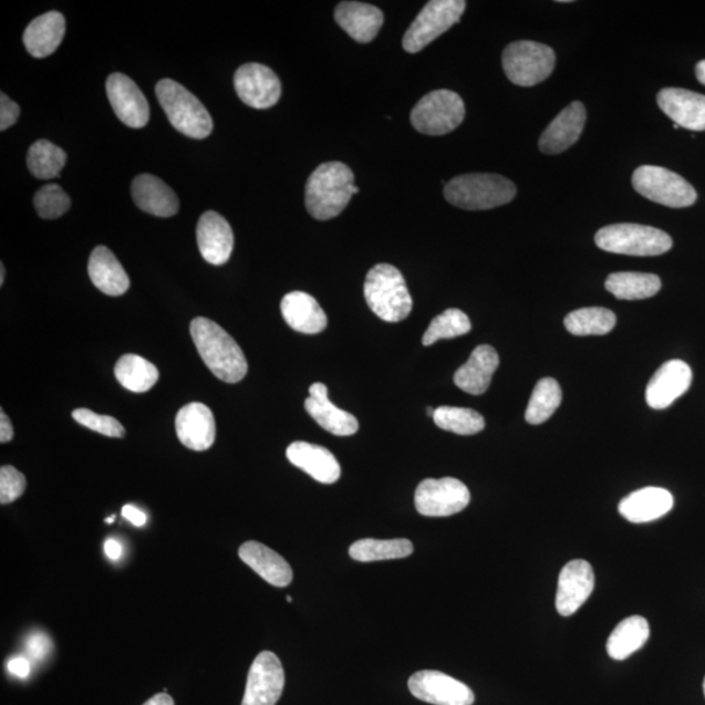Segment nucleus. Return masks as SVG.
<instances>
[{"mask_svg": "<svg viewBox=\"0 0 705 705\" xmlns=\"http://www.w3.org/2000/svg\"><path fill=\"white\" fill-rule=\"evenodd\" d=\"M191 338L203 362L218 380L238 383L249 372L241 346L230 334L207 318H196L190 325Z\"/></svg>", "mask_w": 705, "mask_h": 705, "instance_id": "f257e3e1", "label": "nucleus"}, {"mask_svg": "<svg viewBox=\"0 0 705 705\" xmlns=\"http://www.w3.org/2000/svg\"><path fill=\"white\" fill-rule=\"evenodd\" d=\"M360 188L354 185L351 167L343 163H325L317 167L307 185V208L317 220L339 216Z\"/></svg>", "mask_w": 705, "mask_h": 705, "instance_id": "f03ea898", "label": "nucleus"}, {"mask_svg": "<svg viewBox=\"0 0 705 705\" xmlns=\"http://www.w3.org/2000/svg\"><path fill=\"white\" fill-rule=\"evenodd\" d=\"M365 298L374 314L388 323L404 321L413 308L404 276L391 265H377L369 271Z\"/></svg>", "mask_w": 705, "mask_h": 705, "instance_id": "7ed1b4c3", "label": "nucleus"}, {"mask_svg": "<svg viewBox=\"0 0 705 705\" xmlns=\"http://www.w3.org/2000/svg\"><path fill=\"white\" fill-rule=\"evenodd\" d=\"M516 196L510 179L498 174H464L450 179L445 187V198L450 205L467 210H485L508 205Z\"/></svg>", "mask_w": 705, "mask_h": 705, "instance_id": "20e7f679", "label": "nucleus"}, {"mask_svg": "<svg viewBox=\"0 0 705 705\" xmlns=\"http://www.w3.org/2000/svg\"><path fill=\"white\" fill-rule=\"evenodd\" d=\"M156 96L172 126L193 139H206L212 133L214 121L205 105L172 79L156 85Z\"/></svg>", "mask_w": 705, "mask_h": 705, "instance_id": "39448f33", "label": "nucleus"}, {"mask_svg": "<svg viewBox=\"0 0 705 705\" xmlns=\"http://www.w3.org/2000/svg\"><path fill=\"white\" fill-rule=\"evenodd\" d=\"M601 250L629 257H657L671 251L673 239L667 232L639 224H614L594 237Z\"/></svg>", "mask_w": 705, "mask_h": 705, "instance_id": "423d86ee", "label": "nucleus"}, {"mask_svg": "<svg viewBox=\"0 0 705 705\" xmlns=\"http://www.w3.org/2000/svg\"><path fill=\"white\" fill-rule=\"evenodd\" d=\"M632 186L644 198L665 207H692L697 199L695 188L685 178L661 166L637 167Z\"/></svg>", "mask_w": 705, "mask_h": 705, "instance_id": "0eeeda50", "label": "nucleus"}, {"mask_svg": "<svg viewBox=\"0 0 705 705\" xmlns=\"http://www.w3.org/2000/svg\"><path fill=\"white\" fill-rule=\"evenodd\" d=\"M504 70L511 83L533 86L545 82L554 71V50L533 41L510 43L504 52Z\"/></svg>", "mask_w": 705, "mask_h": 705, "instance_id": "6e6552de", "label": "nucleus"}, {"mask_svg": "<svg viewBox=\"0 0 705 705\" xmlns=\"http://www.w3.org/2000/svg\"><path fill=\"white\" fill-rule=\"evenodd\" d=\"M465 105L459 94L439 90L426 94L414 106L411 121L414 128L425 135L453 133L464 121Z\"/></svg>", "mask_w": 705, "mask_h": 705, "instance_id": "1a4fd4ad", "label": "nucleus"}, {"mask_svg": "<svg viewBox=\"0 0 705 705\" xmlns=\"http://www.w3.org/2000/svg\"><path fill=\"white\" fill-rule=\"evenodd\" d=\"M467 9L464 0H433L418 13L404 34L403 48L411 54L418 53L448 29L459 23Z\"/></svg>", "mask_w": 705, "mask_h": 705, "instance_id": "9d476101", "label": "nucleus"}, {"mask_svg": "<svg viewBox=\"0 0 705 705\" xmlns=\"http://www.w3.org/2000/svg\"><path fill=\"white\" fill-rule=\"evenodd\" d=\"M417 511L428 518H445L459 514L467 508L470 493L459 479L445 477L440 479L427 478L418 485L416 490Z\"/></svg>", "mask_w": 705, "mask_h": 705, "instance_id": "9b49d317", "label": "nucleus"}, {"mask_svg": "<svg viewBox=\"0 0 705 705\" xmlns=\"http://www.w3.org/2000/svg\"><path fill=\"white\" fill-rule=\"evenodd\" d=\"M283 686L286 673L281 661L272 652H261L250 667L242 705H276Z\"/></svg>", "mask_w": 705, "mask_h": 705, "instance_id": "f8f14e48", "label": "nucleus"}, {"mask_svg": "<svg viewBox=\"0 0 705 705\" xmlns=\"http://www.w3.org/2000/svg\"><path fill=\"white\" fill-rule=\"evenodd\" d=\"M235 86L242 103L258 111L274 106L281 97L280 79L267 65L259 63L241 65L235 75Z\"/></svg>", "mask_w": 705, "mask_h": 705, "instance_id": "ddd939ff", "label": "nucleus"}, {"mask_svg": "<svg viewBox=\"0 0 705 705\" xmlns=\"http://www.w3.org/2000/svg\"><path fill=\"white\" fill-rule=\"evenodd\" d=\"M408 687L418 701L434 705H474L475 694L449 675L436 671H423L413 674Z\"/></svg>", "mask_w": 705, "mask_h": 705, "instance_id": "4468645a", "label": "nucleus"}, {"mask_svg": "<svg viewBox=\"0 0 705 705\" xmlns=\"http://www.w3.org/2000/svg\"><path fill=\"white\" fill-rule=\"evenodd\" d=\"M108 103L122 123L131 128H142L149 121V104L133 79L115 72L107 77Z\"/></svg>", "mask_w": 705, "mask_h": 705, "instance_id": "2eb2a0df", "label": "nucleus"}, {"mask_svg": "<svg viewBox=\"0 0 705 705\" xmlns=\"http://www.w3.org/2000/svg\"><path fill=\"white\" fill-rule=\"evenodd\" d=\"M594 590V572L592 566L583 559L567 563L559 573L556 599L557 612L570 616L578 612L590 599Z\"/></svg>", "mask_w": 705, "mask_h": 705, "instance_id": "dca6fc26", "label": "nucleus"}, {"mask_svg": "<svg viewBox=\"0 0 705 705\" xmlns=\"http://www.w3.org/2000/svg\"><path fill=\"white\" fill-rule=\"evenodd\" d=\"M693 372L686 362L672 360L652 376L645 390L646 404L652 409H666L692 387Z\"/></svg>", "mask_w": 705, "mask_h": 705, "instance_id": "f3484780", "label": "nucleus"}, {"mask_svg": "<svg viewBox=\"0 0 705 705\" xmlns=\"http://www.w3.org/2000/svg\"><path fill=\"white\" fill-rule=\"evenodd\" d=\"M196 241H198L201 257L209 265L222 266L231 257L235 235L229 222L221 215L208 210L201 215L196 227Z\"/></svg>", "mask_w": 705, "mask_h": 705, "instance_id": "a211bd4d", "label": "nucleus"}, {"mask_svg": "<svg viewBox=\"0 0 705 705\" xmlns=\"http://www.w3.org/2000/svg\"><path fill=\"white\" fill-rule=\"evenodd\" d=\"M176 432L182 445L193 450H207L216 440V421L212 411L201 403H190L176 417Z\"/></svg>", "mask_w": 705, "mask_h": 705, "instance_id": "6ab92c4d", "label": "nucleus"}, {"mask_svg": "<svg viewBox=\"0 0 705 705\" xmlns=\"http://www.w3.org/2000/svg\"><path fill=\"white\" fill-rule=\"evenodd\" d=\"M585 120V107L579 101L563 108L540 137L539 147L542 154L559 155L572 147L583 133Z\"/></svg>", "mask_w": 705, "mask_h": 705, "instance_id": "aec40b11", "label": "nucleus"}, {"mask_svg": "<svg viewBox=\"0 0 705 705\" xmlns=\"http://www.w3.org/2000/svg\"><path fill=\"white\" fill-rule=\"evenodd\" d=\"M657 104L675 125L690 131H705L704 94L682 89H665L657 94Z\"/></svg>", "mask_w": 705, "mask_h": 705, "instance_id": "412c9836", "label": "nucleus"}, {"mask_svg": "<svg viewBox=\"0 0 705 705\" xmlns=\"http://www.w3.org/2000/svg\"><path fill=\"white\" fill-rule=\"evenodd\" d=\"M304 408L319 426L333 435L349 436L359 432V419L330 402L329 388L323 383L311 385Z\"/></svg>", "mask_w": 705, "mask_h": 705, "instance_id": "4be33fe9", "label": "nucleus"}, {"mask_svg": "<svg viewBox=\"0 0 705 705\" xmlns=\"http://www.w3.org/2000/svg\"><path fill=\"white\" fill-rule=\"evenodd\" d=\"M287 457L318 483L334 484L341 476V467L331 450L308 442H294L287 449Z\"/></svg>", "mask_w": 705, "mask_h": 705, "instance_id": "5701e85b", "label": "nucleus"}, {"mask_svg": "<svg viewBox=\"0 0 705 705\" xmlns=\"http://www.w3.org/2000/svg\"><path fill=\"white\" fill-rule=\"evenodd\" d=\"M499 367V355L490 345H479L454 376V382L469 395H483L489 390L493 375Z\"/></svg>", "mask_w": 705, "mask_h": 705, "instance_id": "b1692460", "label": "nucleus"}, {"mask_svg": "<svg viewBox=\"0 0 705 705\" xmlns=\"http://www.w3.org/2000/svg\"><path fill=\"white\" fill-rule=\"evenodd\" d=\"M238 554L268 584L283 588L292 583V567L279 552L266 547V545L257 541H247L239 548Z\"/></svg>", "mask_w": 705, "mask_h": 705, "instance_id": "393cba45", "label": "nucleus"}, {"mask_svg": "<svg viewBox=\"0 0 705 705\" xmlns=\"http://www.w3.org/2000/svg\"><path fill=\"white\" fill-rule=\"evenodd\" d=\"M336 23L361 43L372 42L384 23V14L377 7L360 2H341L334 10Z\"/></svg>", "mask_w": 705, "mask_h": 705, "instance_id": "a878e982", "label": "nucleus"}, {"mask_svg": "<svg viewBox=\"0 0 705 705\" xmlns=\"http://www.w3.org/2000/svg\"><path fill=\"white\" fill-rule=\"evenodd\" d=\"M131 194L135 205L152 216L172 217L178 212L179 200L176 193L164 180L151 174L137 176L131 186Z\"/></svg>", "mask_w": 705, "mask_h": 705, "instance_id": "bb28decb", "label": "nucleus"}, {"mask_svg": "<svg viewBox=\"0 0 705 705\" xmlns=\"http://www.w3.org/2000/svg\"><path fill=\"white\" fill-rule=\"evenodd\" d=\"M674 498L671 491L663 488H644L631 493L623 498L618 511L624 519L635 525L663 518L672 511Z\"/></svg>", "mask_w": 705, "mask_h": 705, "instance_id": "cd10ccee", "label": "nucleus"}, {"mask_svg": "<svg viewBox=\"0 0 705 705\" xmlns=\"http://www.w3.org/2000/svg\"><path fill=\"white\" fill-rule=\"evenodd\" d=\"M281 314L290 329L307 334L321 333L329 319L314 297L304 292H292L282 298Z\"/></svg>", "mask_w": 705, "mask_h": 705, "instance_id": "c85d7f7f", "label": "nucleus"}, {"mask_svg": "<svg viewBox=\"0 0 705 705\" xmlns=\"http://www.w3.org/2000/svg\"><path fill=\"white\" fill-rule=\"evenodd\" d=\"M89 273L93 286L107 296L125 294L129 288V278L125 268L105 246H99L92 251Z\"/></svg>", "mask_w": 705, "mask_h": 705, "instance_id": "c756f323", "label": "nucleus"}, {"mask_svg": "<svg viewBox=\"0 0 705 705\" xmlns=\"http://www.w3.org/2000/svg\"><path fill=\"white\" fill-rule=\"evenodd\" d=\"M65 33V20L60 12L41 14L24 32V45L34 58H46L60 48Z\"/></svg>", "mask_w": 705, "mask_h": 705, "instance_id": "7c9ffc66", "label": "nucleus"}, {"mask_svg": "<svg viewBox=\"0 0 705 705\" xmlns=\"http://www.w3.org/2000/svg\"><path fill=\"white\" fill-rule=\"evenodd\" d=\"M650 624L641 615H632L622 621L609 636L606 651L610 657L623 661L631 656L650 639Z\"/></svg>", "mask_w": 705, "mask_h": 705, "instance_id": "2f4dec72", "label": "nucleus"}, {"mask_svg": "<svg viewBox=\"0 0 705 705\" xmlns=\"http://www.w3.org/2000/svg\"><path fill=\"white\" fill-rule=\"evenodd\" d=\"M605 288L618 300H645L660 292L661 280L652 273L616 272L609 276Z\"/></svg>", "mask_w": 705, "mask_h": 705, "instance_id": "473e14b6", "label": "nucleus"}, {"mask_svg": "<svg viewBox=\"0 0 705 705\" xmlns=\"http://www.w3.org/2000/svg\"><path fill=\"white\" fill-rule=\"evenodd\" d=\"M114 374L122 387L135 394H144L155 387L158 370L154 363L136 354H126L116 362Z\"/></svg>", "mask_w": 705, "mask_h": 705, "instance_id": "72a5a7b5", "label": "nucleus"}, {"mask_svg": "<svg viewBox=\"0 0 705 705\" xmlns=\"http://www.w3.org/2000/svg\"><path fill=\"white\" fill-rule=\"evenodd\" d=\"M615 324L614 312L605 308L579 309L570 312L564 319L567 331L576 336H602L612 332Z\"/></svg>", "mask_w": 705, "mask_h": 705, "instance_id": "f704fd0d", "label": "nucleus"}, {"mask_svg": "<svg viewBox=\"0 0 705 705\" xmlns=\"http://www.w3.org/2000/svg\"><path fill=\"white\" fill-rule=\"evenodd\" d=\"M413 543L405 539L374 540L365 539L354 542L349 554L357 562L390 561L412 556Z\"/></svg>", "mask_w": 705, "mask_h": 705, "instance_id": "c9c22d12", "label": "nucleus"}, {"mask_svg": "<svg viewBox=\"0 0 705 705\" xmlns=\"http://www.w3.org/2000/svg\"><path fill=\"white\" fill-rule=\"evenodd\" d=\"M68 163L65 152L49 141H39L28 151L27 165L35 178L53 179L61 176Z\"/></svg>", "mask_w": 705, "mask_h": 705, "instance_id": "e433bc0d", "label": "nucleus"}, {"mask_svg": "<svg viewBox=\"0 0 705 705\" xmlns=\"http://www.w3.org/2000/svg\"><path fill=\"white\" fill-rule=\"evenodd\" d=\"M562 403L561 385L552 377H545L536 384L526 412L530 425H541L556 413Z\"/></svg>", "mask_w": 705, "mask_h": 705, "instance_id": "4c0bfd02", "label": "nucleus"}, {"mask_svg": "<svg viewBox=\"0 0 705 705\" xmlns=\"http://www.w3.org/2000/svg\"><path fill=\"white\" fill-rule=\"evenodd\" d=\"M434 423L442 431L457 435H475L485 428V418L478 412L457 406H439L434 413Z\"/></svg>", "mask_w": 705, "mask_h": 705, "instance_id": "58836bf2", "label": "nucleus"}, {"mask_svg": "<svg viewBox=\"0 0 705 705\" xmlns=\"http://www.w3.org/2000/svg\"><path fill=\"white\" fill-rule=\"evenodd\" d=\"M471 324L467 314L459 309H448L433 319L423 338V344L431 346L442 339H455L469 333Z\"/></svg>", "mask_w": 705, "mask_h": 705, "instance_id": "ea45409f", "label": "nucleus"}, {"mask_svg": "<svg viewBox=\"0 0 705 705\" xmlns=\"http://www.w3.org/2000/svg\"><path fill=\"white\" fill-rule=\"evenodd\" d=\"M70 207V196L61 186L46 185L34 195V208L45 220H54V218L63 216Z\"/></svg>", "mask_w": 705, "mask_h": 705, "instance_id": "a19ab883", "label": "nucleus"}, {"mask_svg": "<svg viewBox=\"0 0 705 705\" xmlns=\"http://www.w3.org/2000/svg\"><path fill=\"white\" fill-rule=\"evenodd\" d=\"M72 418L79 425L90 428L92 432L111 436V438H123L126 435L125 427L122 426L118 419L103 416V414H97L90 409H76L72 412Z\"/></svg>", "mask_w": 705, "mask_h": 705, "instance_id": "79ce46f5", "label": "nucleus"}, {"mask_svg": "<svg viewBox=\"0 0 705 705\" xmlns=\"http://www.w3.org/2000/svg\"><path fill=\"white\" fill-rule=\"evenodd\" d=\"M27 489V478L11 465L0 469V504L10 505L23 496Z\"/></svg>", "mask_w": 705, "mask_h": 705, "instance_id": "37998d69", "label": "nucleus"}, {"mask_svg": "<svg viewBox=\"0 0 705 705\" xmlns=\"http://www.w3.org/2000/svg\"><path fill=\"white\" fill-rule=\"evenodd\" d=\"M20 107L17 103L7 96L6 93L0 94V129L6 131L18 122Z\"/></svg>", "mask_w": 705, "mask_h": 705, "instance_id": "c03bdc74", "label": "nucleus"}, {"mask_svg": "<svg viewBox=\"0 0 705 705\" xmlns=\"http://www.w3.org/2000/svg\"><path fill=\"white\" fill-rule=\"evenodd\" d=\"M27 651L34 660H43L48 656L49 652L53 649V643L50 637L42 632H35V634L28 637L25 643Z\"/></svg>", "mask_w": 705, "mask_h": 705, "instance_id": "a18cd8bd", "label": "nucleus"}, {"mask_svg": "<svg viewBox=\"0 0 705 705\" xmlns=\"http://www.w3.org/2000/svg\"><path fill=\"white\" fill-rule=\"evenodd\" d=\"M7 668L9 672L14 675V677L25 678L31 672V665H29V661L24 657H13L7 663Z\"/></svg>", "mask_w": 705, "mask_h": 705, "instance_id": "49530a36", "label": "nucleus"}, {"mask_svg": "<svg viewBox=\"0 0 705 705\" xmlns=\"http://www.w3.org/2000/svg\"><path fill=\"white\" fill-rule=\"evenodd\" d=\"M123 518L127 519L135 527H143L147 522V515L133 505H126L122 508Z\"/></svg>", "mask_w": 705, "mask_h": 705, "instance_id": "de8ad7c7", "label": "nucleus"}, {"mask_svg": "<svg viewBox=\"0 0 705 705\" xmlns=\"http://www.w3.org/2000/svg\"><path fill=\"white\" fill-rule=\"evenodd\" d=\"M13 438V427L4 411H0V442L9 443Z\"/></svg>", "mask_w": 705, "mask_h": 705, "instance_id": "09e8293b", "label": "nucleus"}, {"mask_svg": "<svg viewBox=\"0 0 705 705\" xmlns=\"http://www.w3.org/2000/svg\"><path fill=\"white\" fill-rule=\"evenodd\" d=\"M105 552L113 561H118L122 556V545L115 540H107L105 542Z\"/></svg>", "mask_w": 705, "mask_h": 705, "instance_id": "8fccbe9b", "label": "nucleus"}, {"mask_svg": "<svg viewBox=\"0 0 705 705\" xmlns=\"http://www.w3.org/2000/svg\"><path fill=\"white\" fill-rule=\"evenodd\" d=\"M143 705H174V701L172 696L166 693H162L152 696L151 699L145 702Z\"/></svg>", "mask_w": 705, "mask_h": 705, "instance_id": "3c124183", "label": "nucleus"}, {"mask_svg": "<svg viewBox=\"0 0 705 705\" xmlns=\"http://www.w3.org/2000/svg\"><path fill=\"white\" fill-rule=\"evenodd\" d=\"M696 77L699 82L705 85V61H702L696 64Z\"/></svg>", "mask_w": 705, "mask_h": 705, "instance_id": "603ef678", "label": "nucleus"}, {"mask_svg": "<svg viewBox=\"0 0 705 705\" xmlns=\"http://www.w3.org/2000/svg\"><path fill=\"white\" fill-rule=\"evenodd\" d=\"M6 279V267L4 265H0V286H3Z\"/></svg>", "mask_w": 705, "mask_h": 705, "instance_id": "864d4df0", "label": "nucleus"}, {"mask_svg": "<svg viewBox=\"0 0 705 705\" xmlns=\"http://www.w3.org/2000/svg\"><path fill=\"white\" fill-rule=\"evenodd\" d=\"M434 413H435V409H433V408H427V416L433 417V416H434Z\"/></svg>", "mask_w": 705, "mask_h": 705, "instance_id": "5fc2aeb1", "label": "nucleus"}, {"mask_svg": "<svg viewBox=\"0 0 705 705\" xmlns=\"http://www.w3.org/2000/svg\"><path fill=\"white\" fill-rule=\"evenodd\" d=\"M115 516H112V518L106 519V522H108V525H112V522H114Z\"/></svg>", "mask_w": 705, "mask_h": 705, "instance_id": "6e6d98bb", "label": "nucleus"}, {"mask_svg": "<svg viewBox=\"0 0 705 705\" xmlns=\"http://www.w3.org/2000/svg\"><path fill=\"white\" fill-rule=\"evenodd\" d=\"M287 601H288V602H292V601H293V599H292V598H290V595H288Z\"/></svg>", "mask_w": 705, "mask_h": 705, "instance_id": "4d7b16f0", "label": "nucleus"}, {"mask_svg": "<svg viewBox=\"0 0 705 705\" xmlns=\"http://www.w3.org/2000/svg\"><path fill=\"white\" fill-rule=\"evenodd\" d=\"M703 690H704V696H705V678H704V683H703Z\"/></svg>", "mask_w": 705, "mask_h": 705, "instance_id": "13d9d810", "label": "nucleus"}]
</instances>
